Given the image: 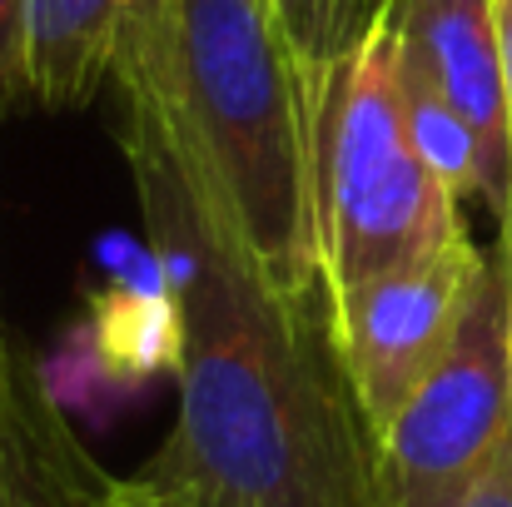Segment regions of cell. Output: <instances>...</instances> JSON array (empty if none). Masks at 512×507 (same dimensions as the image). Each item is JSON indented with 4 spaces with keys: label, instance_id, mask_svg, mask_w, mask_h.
Returning a JSON list of instances; mask_svg holds the SVG:
<instances>
[{
    "label": "cell",
    "instance_id": "cell-2",
    "mask_svg": "<svg viewBox=\"0 0 512 507\" xmlns=\"http://www.w3.org/2000/svg\"><path fill=\"white\" fill-rule=\"evenodd\" d=\"M115 80L155 95L224 184L264 269L329 299L319 239V80L274 0H125Z\"/></svg>",
    "mask_w": 512,
    "mask_h": 507
},
{
    "label": "cell",
    "instance_id": "cell-7",
    "mask_svg": "<svg viewBox=\"0 0 512 507\" xmlns=\"http://www.w3.org/2000/svg\"><path fill=\"white\" fill-rule=\"evenodd\" d=\"M125 0H25V80L45 105H85L115 75Z\"/></svg>",
    "mask_w": 512,
    "mask_h": 507
},
{
    "label": "cell",
    "instance_id": "cell-12",
    "mask_svg": "<svg viewBox=\"0 0 512 507\" xmlns=\"http://www.w3.org/2000/svg\"><path fill=\"white\" fill-rule=\"evenodd\" d=\"M463 507H512V438L498 448V458L488 463V473L478 478Z\"/></svg>",
    "mask_w": 512,
    "mask_h": 507
},
{
    "label": "cell",
    "instance_id": "cell-6",
    "mask_svg": "<svg viewBox=\"0 0 512 507\" xmlns=\"http://www.w3.org/2000/svg\"><path fill=\"white\" fill-rule=\"evenodd\" d=\"M388 20L398 30V50L473 125L488 165L483 204L498 214L503 234H512V120L493 0H393Z\"/></svg>",
    "mask_w": 512,
    "mask_h": 507
},
{
    "label": "cell",
    "instance_id": "cell-4",
    "mask_svg": "<svg viewBox=\"0 0 512 507\" xmlns=\"http://www.w3.org/2000/svg\"><path fill=\"white\" fill-rule=\"evenodd\" d=\"M512 438V234L468 289L463 324L383 428V507H463Z\"/></svg>",
    "mask_w": 512,
    "mask_h": 507
},
{
    "label": "cell",
    "instance_id": "cell-3",
    "mask_svg": "<svg viewBox=\"0 0 512 507\" xmlns=\"http://www.w3.org/2000/svg\"><path fill=\"white\" fill-rule=\"evenodd\" d=\"M463 199L423 165L398 95V35L378 30L319 80V239L329 294L468 239Z\"/></svg>",
    "mask_w": 512,
    "mask_h": 507
},
{
    "label": "cell",
    "instance_id": "cell-10",
    "mask_svg": "<svg viewBox=\"0 0 512 507\" xmlns=\"http://www.w3.org/2000/svg\"><path fill=\"white\" fill-rule=\"evenodd\" d=\"M80 507H199V503L184 488H174V483L155 478L145 468L135 478H105V473H95V483L85 488V503Z\"/></svg>",
    "mask_w": 512,
    "mask_h": 507
},
{
    "label": "cell",
    "instance_id": "cell-13",
    "mask_svg": "<svg viewBox=\"0 0 512 507\" xmlns=\"http://www.w3.org/2000/svg\"><path fill=\"white\" fill-rule=\"evenodd\" d=\"M20 393H25V378L15 373L10 334H5V319H0V433H5V423L15 418V408H20Z\"/></svg>",
    "mask_w": 512,
    "mask_h": 507
},
{
    "label": "cell",
    "instance_id": "cell-5",
    "mask_svg": "<svg viewBox=\"0 0 512 507\" xmlns=\"http://www.w3.org/2000/svg\"><path fill=\"white\" fill-rule=\"evenodd\" d=\"M478 269L483 249L473 239H458L433 259L329 294L343 368L378 438L448 353Z\"/></svg>",
    "mask_w": 512,
    "mask_h": 507
},
{
    "label": "cell",
    "instance_id": "cell-9",
    "mask_svg": "<svg viewBox=\"0 0 512 507\" xmlns=\"http://www.w3.org/2000/svg\"><path fill=\"white\" fill-rule=\"evenodd\" d=\"M388 5L393 0H274L294 50L304 55V65L314 75L339 65L343 55H353L378 30Z\"/></svg>",
    "mask_w": 512,
    "mask_h": 507
},
{
    "label": "cell",
    "instance_id": "cell-11",
    "mask_svg": "<svg viewBox=\"0 0 512 507\" xmlns=\"http://www.w3.org/2000/svg\"><path fill=\"white\" fill-rule=\"evenodd\" d=\"M30 90L25 80V0H0V95Z\"/></svg>",
    "mask_w": 512,
    "mask_h": 507
},
{
    "label": "cell",
    "instance_id": "cell-14",
    "mask_svg": "<svg viewBox=\"0 0 512 507\" xmlns=\"http://www.w3.org/2000/svg\"><path fill=\"white\" fill-rule=\"evenodd\" d=\"M498 10V50H503V90H508V120H512V0H493Z\"/></svg>",
    "mask_w": 512,
    "mask_h": 507
},
{
    "label": "cell",
    "instance_id": "cell-8",
    "mask_svg": "<svg viewBox=\"0 0 512 507\" xmlns=\"http://www.w3.org/2000/svg\"><path fill=\"white\" fill-rule=\"evenodd\" d=\"M398 95H403L408 135H413L423 165L433 169V179L453 199H483L488 194V165H483V145H478L473 125L448 105V95L403 50H398Z\"/></svg>",
    "mask_w": 512,
    "mask_h": 507
},
{
    "label": "cell",
    "instance_id": "cell-1",
    "mask_svg": "<svg viewBox=\"0 0 512 507\" xmlns=\"http://www.w3.org/2000/svg\"><path fill=\"white\" fill-rule=\"evenodd\" d=\"M125 155L179 324V423L150 473L199 507H383V443L334 309L284 289L170 110L130 90Z\"/></svg>",
    "mask_w": 512,
    "mask_h": 507
}]
</instances>
